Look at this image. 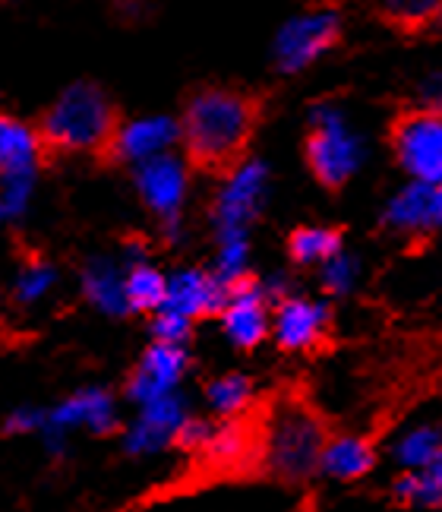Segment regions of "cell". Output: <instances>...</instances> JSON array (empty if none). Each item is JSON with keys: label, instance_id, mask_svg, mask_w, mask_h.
Segmentation results:
<instances>
[{"label": "cell", "instance_id": "15", "mask_svg": "<svg viewBox=\"0 0 442 512\" xmlns=\"http://www.w3.org/2000/svg\"><path fill=\"white\" fill-rule=\"evenodd\" d=\"M383 225L401 238H427V234L442 231L439 184L414 181L405 190H398L383 212Z\"/></svg>", "mask_w": 442, "mask_h": 512}, {"label": "cell", "instance_id": "32", "mask_svg": "<svg viewBox=\"0 0 442 512\" xmlns=\"http://www.w3.org/2000/svg\"><path fill=\"white\" fill-rule=\"evenodd\" d=\"M10 209H7V196H4V177H0V225H10Z\"/></svg>", "mask_w": 442, "mask_h": 512}, {"label": "cell", "instance_id": "22", "mask_svg": "<svg viewBox=\"0 0 442 512\" xmlns=\"http://www.w3.org/2000/svg\"><path fill=\"white\" fill-rule=\"evenodd\" d=\"M389 497L408 509L442 512V456L424 468L395 471L389 481Z\"/></svg>", "mask_w": 442, "mask_h": 512}, {"label": "cell", "instance_id": "13", "mask_svg": "<svg viewBox=\"0 0 442 512\" xmlns=\"http://www.w3.org/2000/svg\"><path fill=\"white\" fill-rule=\"evenodd\" d=\"M218 326L234 351H256L272 339V301L259 288V279H247L228 288L225 307L218 313Z\"/></svg>", "mask_w": 442, "mask_h": 512}, {"label": "cell", "instance_id": "21", "mask_svg": "<svg viewBox=\"0 0 442 512\" xmlns=\"http://www.w3.org/2000/svg\"><path fill=\"white\" fill-rule=\"evenodd\" d=\"M38 159H42V133L19 117L0 114V174L38 177Z\"/></svg>", "mask_w": 442, "mask_h": 512}, {"label": "cell", "instance_id": "5", "mask_svg": "<svg viewBox=\"0 0 442 512\" xmlns=\"http://www.w3.org/2000/svg\"><path fill=\"white\" fill-rule=\"evenodd\" d=\"M266 187H269V171L256 159H244L228 171V181L221 184L212 203L215 244L250 241V228L259 219V212H263Z\"/></svg>", "mask_w": 442, "mask_h": 512}, {"label": "cell", "instance_id": "28", "mask_svg": "<svg viewBox=\"0 0 442 512\" xmlns=\"http://www.w3.org/2000/svg\"><path fill=\"white\" fill-rule=\"evenodd\" d=\"M316 272H319V288H323L326 298H348L360 285V263L348 250H338L332 260L323 263Z\"/></svg>", "mask_w": 442, "mask_h": 512}, {"label": "cell", "instance_id": "30", "mask_svg": "<svg viewBox=\"0 0 442 512\" xmlns=\"http://www.w3.org/2000/svg\"><path fill=\"white\" fill-rule=\"evenodd\" d=\"M196 323L180 317L174 310H158L149 317V339L152 342H171V345H190Z\"/></svg>", "mask_w": 442, "mask_h": 512}, {"label": "cell", "instance_id": "27", "mask_svg": "<svg viewBox=\"0 0 442 512\" xmlns=\"http://www.w3.org/2000/svg\"><path fill=\"white\" fill-rule=\"evenodd\" d=\"M376 10L389 26L420 32L442 19V0H379Z\"/></svg>", "mask_w": 442, "mask_h": 512}, {"label": "cell", "instance_id": "4", "mask_svg": "<svg viewBox=\"0 0 442 512\" xmlns=\"http://www.w3.org/2000/svg\"><path fill=\"white\" fill-rule=\"evenodd\" d=\"M120 424H124L120 399L108 386H79L48 405L45 427L35 440L48 459H67L76 433L114 437L120 433Z\"/></svg>", "mask_w": 442, "mask_h": 512}, {"label": "cell", "instance_id": "12", "mask_svg": "<svg viewBox=\"0 0 442 512\" xmlns=\"http://www.w3.org/2000/svg\"><path fill=\"white\" fill-rule=\"evenodd\" d=\"M332 304L310 294H288L272 307V339L285 354H310L329 339Z\"/></svg>", "mask_w": 442, "mask_h": 512}, {"label": "cell", "instance_id": "23", "mask_svg": "<svg viewBox=\"0 0 442 512\" xmlns=\"http://www.w3.org/2000/svg\"><path fill=\"white\" fill-rule=\"evenodd\" d=\"M253 452H256V437L244 421H215V430L206 449L199 452V459L215 471H234L247 459H253Z\"/></svg>", "mask_w": 442, "mask_h": 512}, {"label": "cell", "instance_id": "9", "mask_svg": "<svg viewBox=\"0 0 442 512\" xmlns=\"http://www.w3.org/2000/svg\"><path fill=\"white\" fill-rule=\"evenodd\" d=\"M389 143L398 165L420 184H442V111L411 108L392 121Z\"/></svg>", "mask_w": 442, "mask_h": 512}, {"label": "cell", "instance_id": "20", "mask_svg": "<svg viewBox=\"0 0 442 512\" xmlns=\"http://www.w3.org/2000/svg\"><path fill=\"white\" fill-rule=\"evenodd\" d=\"M256 402V380L244 370L215 373L203 386V408L215 421H244Z\"/></svg>", "mask_w": 442, "mask_h": 512}, {"label": "cell", "instance_id": "11", "mask_svg": "<svg viewBox=\"0 0 442 512\" xmlns=\"http://www.w3.org/2000/svg\"><path fill=\"white\" fill-rule=\"evenodd\" d=\"M341 35V16L332 7H316L294 16L275 35V64L281 73H300L316 64Z\"/></svg>", "mask_w": 442, "mask_h": 512}, {"label": "cell", "instance_id": "24", "mask_svg": "<svg viewBox=\"0 0 442 512\" xmlns=\"http://www.w3.org/2000/svg\"><path fill=\"white\" fill-rule=\"evenodd\" d=\"M338 250H345V238L338 234V228H326V225H304L291 231L288 238V256L300 269H319Z\"/></svg>", "mask_w": 442, "mask_h": 512}, {"label": "cell", "instance_id": "26", "mask_svg": "<svg viewBox=\"0 0 442 512\" xmlns=\"http://www.w3.org/2000/svg\"><path fill=\"white\" fill-rule=\"evenodd\" d=\"M60 282V272L51 260H42V256H32L23 266L16 269L13 275V285H10V298L16 307L32 310L38 304H45L54 288Z\"/></svg>", "mask_w": 442, "mask_h": 512}, {"label": "cell", "instance_id": "6", "mask_svg": "<svg viewBox=\"0 0 442 512\" xmlns=\"http://www.w3.org/2000/svg\"><path fill=\"white\" fill-rule=\"evenodd\" d=\"M190 415H193V405L187 399V392H174V396L133 408V415L120 424V433H117L120 452L133 462L158 459L162 452L177 446V433Z\"/></svg>", "mask_w": 442, "mask_h": 512}, {"label": "cell", "instance_id": "14", "mask_svg": "<svg viewBox=\"0 0 442 512\" xmlns=\"http://www.w3.org/2000/svg\"><path fill=\"white\" fill-rule=\"evenodd\" d=\"M228 288L215 279L212 269L203 266H184L168 272V294H165V307L174 310L180 317H187L193 323L212 320L225 307Z\"/></svg>", "mask_w": 442, "mask_h": 512}, {"label": "cell", "instance_id": "16", "mask_svg": "<svg viewBox=\"0 0 442 512\" xmlns=\"http://www.w3.org/2000/svg\"><path fill=\"white\" fill-rule=\"evenodd\" d=\"M383 462V452L367 433H329L319 456V478L332 484L367 481Z\"/></svg>", "mask_w": 442, "mask_h": 512}, {"label": "cell", "instance_id": "33", "mask_svg": "<svg viewBox=\"0 0 442 512\" xmlns=\"http://www.w3.org/2000/svg\"><path fill=\"white\" fill-rule=\"evenodd\" d=\"M439 196H442V184H439Z\"/></svg>", "mask_w": 442, "mask_h": 512}, {"label": "cell", "instance_id": "17", "mask_svg": "<svg viewBox=\"0 0 442 512\" xmlns=\"http://www.w3.org/2000/svg\"><path fill=\"white\" fill-rule=\"evenodd\" d=\"M180 143V121L171 117H143V121H130L120 124L114 140H111V155L117 162L139 165L149 162L155 155H165Z\"/></svg>", "mask_w": 442, "mask_h": 512}, {"label": "cell", "instance_id": "25", "mask_svg": "<svg viewBox=\"0 0 442 512\" xmlns=\"http://www.w3.org/2000/svg\"><path fill=\"white\" fill-rule=\"evenodd\" d=\"M127 266V263H124ZM165 294H168V272L158 266L146 263H133L127 266V304H130V317H152L165 307Z\"/></svg>", "mask_w": 442, "mask_h": 512}, {"label": "cell", "instance_id": "29", "mask_svg": "<svg viewBox=\"0 0 442 512\" xmlns=\"http://www.w3.org/2000/svg\"><path fill=\"white\" fill-rule=\"evenodd\" d=\"M45 418H48V405L23 402L4 415V421H0V433H7V437H38L45 427Z\"/></svg>", "mask_w": 442, "mask_h": 512}, {"label": "cell", "instance_id": "31", "mask_svg": "<svg viewBox=\"0 0 442 512\" xmlns=\"http://www.w3.org/2000/svg\"><path fill=\"white\" fill-rule=\"evenodd\" d=\"M212 430H215V418L206 415V411H193V415L184 421V427H180L177 433V446L180 452H190V456L199 459V452L206 449L209 437H212Z\"/></svg>", "mask_w": 442, "mask_h": 512}, {"label": "cell", "instance_id": "10", "mask_svg": "<svg viewBox=\"0 0 442 512\" xmlns=\"http://www.w3.org/2000/svg\"><path fill=\"white\" fill-rule=\"evenodd\" d=\"M304 155L319 184L326 190H341L360 165V143L345 127L338 111L319 108L313 114V130L304 143Z\"/></svg>", "mask_w": 442, "mask_h": 512}, {"label": "cell", "instance_id": "2", "mask_svg": "<svg viewBox=\"0 0 442 512\" xmlns=\"http://www.w3.org/2000/svg\"><path fill=\"white\" fill-rule=\"evenodd\" d=\"M329 440L326 421L316 408L285 399L272 405L263 421V433L256 440V459L263 471L288 487H304L319 478V456Z\"/></svg>", "mask_w": 442, "mask_h": 512}, {"label": "cell", "instance_id": "7", "mask_svg": "<svg viewBox=\"0 0 442 512\" xmlns=\"http://www.w3.org/2000/svg\"><path fill=\"white\" fill-rule=\"evenodd\" d=\"M136 193L143 196L146 209L158 219L165 241L177 244L184 234V203H187V162L165 152L133 168Z\"/></svg>", "mask_w": 442, "mask_h": 512}, {"label": "cell", "instance_id": "19", "mask_svg": "<svg viewBox=\"0 0 442 512\" xmlns=\"http://www.w3.org/2000/svg\"><path fill=\"white\" fill-rule=\"evenodd\" d=\"M442 456V421L439 418H414L401 424L389 443L386 459L395 471H414L436 462Z\"/></svg>", "mask_w": 442, "mask_h": 512}, {"label": "cell", "instance_id": "1", "mask_svg": "<svg viewBox=\"0 0 442 512\" xmlns=\"http://www.w3.org/2000/svg\"><path fill=\"white\" fill-rule=\"evenodd\" d=\"M259 124V102L247 92L209 86L190 95L180 117V143L206 171H231L244 159Z\"/></svg>", "mask_w": 442, "mask_h": 512}, {"label": "cell", "instance_id": "3", "mask_svg": "<svg viewBox=\"0 0 442 512\" xmlns=\"http://www.w3.org/2000/svg\"><path fill=\"white\" fill-rule=\"evenodd\" d=\"M117 111L95 83H73L42 117V143L64 152H108L117 133Z\"/></svg>", "mask_w": 442, "mask_h": 512}, {"label": "cell", "instance_id": "18", "mask_svg": "<svg viewBox=\"0 0 442 512\" xmlns=\"http://www.w3.org/2000/svg\"><path fill=\"white\" fill-rule=\"evenodd\" d=\"M79 294L83 301L102 313V317L120 320L130 317V304H127V266L108 260V256H95L79 272Z\"/></svg>", "mask_w": 442, "mask_h": 512}, {"label": "cell", "instance_id": "8", "mask_svg": "<svg viewBox=\"0 0 442 512\" xmlns=\"http://www.w3.org/2000/svg\"><path fill=\"white\" fill-rule=\"evenodd\" d=\"M193 370V354L187 345H171V342H152L139 351V358L133 361L127 380H124V399L130 408L149 405L155 399L174 396L184 392V383Z\"/></svg>", "mask_w": 442, "mask_h": 512}]
</instances>
